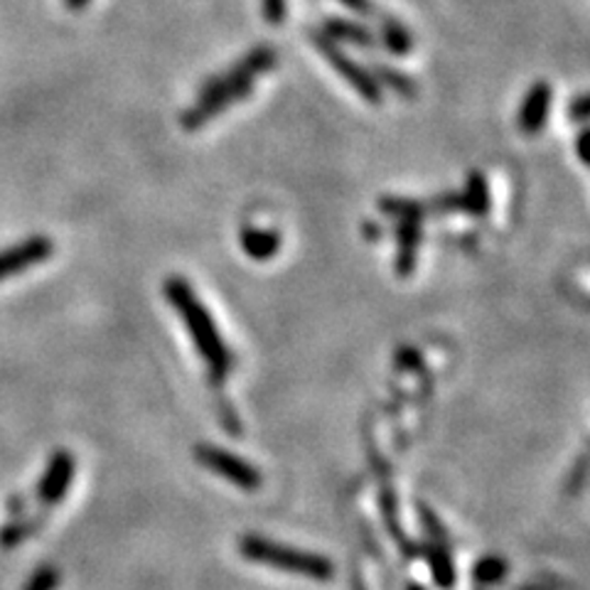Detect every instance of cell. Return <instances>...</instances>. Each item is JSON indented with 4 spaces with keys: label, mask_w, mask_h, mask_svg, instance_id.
<instances>
[{
    "label": "cell",
    "mask_w": 590,
    "mask_h": 590,
    "mask_svg": "<svg viewBox=\"0 0 590 590\" xmlns=\"http://www.w3.org/2000/svg\"><path fill=\"white\" fill-rule=\"evenodd\" d=\"M276 65V52L271 47H256L244 55L236 65H232L222 75L212 77L207 85L200 89V97L192 103V107L182 113V129L197 131L202 129L207 121H212L216 113H222L232 107V103H240L252 94L254 81Z\"/></svg>",
    "instance_id": "obj_1"
},
{
    "label": "cell",
    "mask_w": 590,
    "mask_h": 590,
    "mask_svg": "<svg viewBox=\"0 0 590 590\" xmlns=\"http://www.w3.org/2000/svg\"><path fill=\"white\" fill-rule=\"evenodd\" d=\"M165 298L175 308V313L182 318L194 347L200 349L204 365L210 369L212 381L222 385L226 375H230L234 359L230 347L222 339L220 327L214 325L210 310L204 308L202 300L192 291V286L180 276H172L165 281Z\"/></svg>",
    "instance_id": "obj_2"
},
{
    "label": "cell",
    "mask_w": 590,
    "mask_h": 590,
    "mask_svg": "<svg viewBox=\"0 0 590 590\" xmlns=\"http://www.w3.org/2000/svg\"><path fill=\"white\" fill-rule=\"evenodd\" d=\"M240 554L246 558V561L276 568V571H283L291 576L308 578V581L327 583V581H333L337 574L335 564L330 561L327 556L274 542V539H268V536H258V534L242 536Z\"/></svg>",
    "instance_id": "obj_3"
},
{
    "label": "cell",
    "mask_w": 590,
    "mask_h": 590,
    "mask_svg": "<svg viewBox=\"0 0 590 590\" xmlns=\"http://www.w3.org/2000/svg\"><path fill=\"white\" fill-rule=\"evenodd\" d=\"M192 453H194V460L200 463L202 468L214 472L216 478L236 485L240 490L254 492L264 485V475L256 468V465L240 458V455H234L226 448H220V445L200 443V445H194Z\"/></svg>",
    "instance_id": "obj_4"
},
{
    "label": "cell",
    "mask_w": 590,
    "mask_h": 590,
    "mask_svg": "<svg viewBox=\"0 0 590 590\" xmlns=\"http://www.w3.org/2000/svg\"><path fill=\"white\" fill-rule=\"evenodd\" d=\"M313 45L323 52L325 59L333 65L339 75L345 77V81L349 87H355L361 99L375 103V107H379L381 103V87L377 85V79L371 77V71L367 67L357 65L355 59H352L347 52L339 47V43H335L333 37H327L325 33H315L313 35Z\"/></svg>",
    "instance_id": "obj_5"
},
{
    "label": "cell",
    "mask_w": 590,
    "mask_h": 590,
    "mask_svg": "<svg viewBox=\"0 0 590 590\" xmlns=\"http://www.w3.org/2000/svg\"><path fill=\"white\" fill-rule=\"evenodd\" d=\"M55 254V244L45 234H33L30 240L13 244L0 252V281H8L15 274H23L27 268L45 264Z\"/></svg>",
    "instance_id": "obj_6"
},
{
    "label": "cell",
    "mask_w": 590,
    "mask_h": 590,
    "mask_svg": "<svg viewBox=\"0 0 590 590\" xmlns=\"http://www.w3.org/2000/svg\"><path fill=\"white\" fill-rule=\"evenodd\" d=\"M75 472H77L75 455L69 450H55V455H52L47 463L43 480L37 482V500L45 510L65 502V497L71 488V480H75Z\"/></svg>",
    "instance_id": "obj_7"
},
{
    "label": "cell",
    "mask_w": 590,
    "mask_h": 590,
    "mask_svg": "<svg viewBox=\"0 0 590 590\" xmlns=\"http://www.w3.org/2000/svg\"><path fill=\"white\" fill-rule=\"evenodd\" d=\"M552 103H554L552 85H548V81H536V85L530 87V91H526V97L522 101L520 129L524 133H530V136H534V133H539L546 126L548 111H552Z\"/></svg>",
    "instance_id": "obj_8"
},
{
    "label": "cell",
    "mask_w": 590,
    "mask_h": 590,
    "mask_svg": "<svg viewBox=\"0 0 590 590\" xmlns=\"http://www.w3.org/2000/svg\"><path fill=\"white\" fill-rule=\"evenodd\" d=\"M423 240L421 220H401L397 226V271L399 276H411L416 271L419 246Z\"/></svg>",
    "instance_id": "obj_9"
},
{
    "label": "cell",
    "mask_w": 590,
    "mask_h": 590,
    "mask_svg": "<svg viewBox=\"0 0 590 590\" xmlns=\"http://www.w3.org/2000/svg\"><path fill=\"white\" fill-rule=\"evenodd\" d=\"M323 33L327 37H333L335 43H347L361 49H371L377 45V37L371 30L359 23V20H345V18H327Z\"/></svg>",
    "instance_id": "obj_10"
},
{
    "label": "cell",
    "mask_w": 590,
    "mask_h": 590,
    "mask_svg": "<svg viewBox=\"0 0 590 590\" xmlns=\"http://www.w3.org/2000/svg\"><path fill=\"white\" fill-rule=\"evenodd\" d=\"M240 242L254 261H268L281 248V234L276 230H264V226H244Z\"/></svg>",
    "instance_id": "obj_11"
},
{
    "label": "cell",
    "mask_w": 590,
    "mask_h": 590,
    "mask_svg": "<svg viewBox=\"0 0 590 590\" xmlns=\"http://www.w3.org/2000/svg\"><path fill=\"white\" fill-rule=\"evenodd\" d=\"M463 210L470 212L475 216L488 214L490 210V188L488 180H485L482 172H470L468 182H465V190L460 192Z\"/></svg>",
    "instance_id": "obj_12"
},
{
    "label": "cell",
    "mask_w": 590,
    "mask_h": 590,
    "mask_svg": "<svg viewBox=\"0 0 590 590\" xmlns=\"http://www.w3.org/2000/svg\"><path fill=\"white\" fill-rule=\"evenodd\" d=\"M369 71H371V77L377 79V85H379V87L385 85V87H389V89L397 91V94H401L403 99H413V97H416L419 87H416V81H413V79L407 75V71L393 69V67H389V65H381V62H377V65L371 67Z\"/></svg>",
    "instance_id": "obj_13"
},
{
    "label": "cell",
    "mask_w": 590,
    "mask_h": 590,
    "mask_svg": "<svg viewBox=\"0 0 590 590\" xmlns=\"http://www.w3.org/2000/svg\"><path fill=\"white\" fill-rule=\"evenodd\" d=\"M379 40H381V45H385L391 52V55H397V57L409 55L411 47H413L411 33L399 23V20H393V18L381 20Z\"/></svg>",
    "instance_id": "obj_14"
},
{
    "label": "cell",
    "mask_w": 590,
    "mask_h": 590,
    "mask_svg": "<svg viewBox=\"0 0 590 590\" xmlns=\"http://www.w3.org/2000/svg\"><path fill=\"white\" fill-rule=\"evenodd\" d=\"M379 210L385 212L391 220H421L428 214V207L416 200H407V197H381Z\"/></svg>",
    "instance_id": "obj_15"
},
{
    "label": "cell",
    "mask_w": 590,
    "mask_h": 590,
    "mask_svg": "<svg viewBox=\"0 0 590 590\" xmlns=\"http://www.w3.org/2000/svg\"><path fill=\"white\" fill-rule=\"evenodd\" d=\"M428 561H431V576H433V581H436V586L443 590L453 588L455 586V564H453L450 554L445 552L443 546H433Z\"/></svg>",
    "instance_id": "obj_16"
},
{
    "label": "cell",
    "mask_w": 590,
    "mask_h": 590,
    "mask_svg": "<svg viewBox=\"0 0 590 590\" xmlns=\"http://www.w3.org/2000/svg\"><path fill=\"white\" fill-rule=\"evenodd\" d=\"M43 522L40 520H20V522H10L0 530V546L3 548H15L23 542H27L33 536Z\"/></svg>",
    "instance_id": "obj_17"
},
{
    "label": "cell",
    "mask_w": 590,
    "mask_h": 590,
    "mask_svg": "<svg viewBox=\"0 0 590 590\" xmlns=\"http://www.w3.org/2000/svg\"><path fill=\"white\" fill-rule=\"evenodd\" d=\"M475 578H478V583L482 586H492V583H500L502 578L506 576V561L500 556H485L478 561V566H475Z\"/></svg>",
    "instance_id": "obj_18"
},
{
    "label": "cell",
    "mask_w": 590,
    "mask_h": 590,
    "mask_svg": "<svg viewBox=\"0 0 590 590\" xmlns=\"http://www.w3.org/2000/svg\"><path fill=\"white\" fill-rule=\"evenodd\" d=\"M59 583H62V574L57 571L55 566L45 564V566L35 568V574L27 578L23 590H57Z\"/></svg>",
    "instance_id": "obj_19"
},
{
    "label": "cell",
    "mask_w": 590,
    "mask_h": 590,
    "mask_svg": "<svg viewBox=\"0 0 590 590\" xmlns=\"http://www.w3.org/2000/svg\"><path fill=\"white\" fill-rule=\"evenodd\" d=\"M261 10L271 25H281L286 20V0H261Z\"/></svg>",
    "instance_id": "obj_20"
},
{
    "label": "cell",
    "mask_w": 590,
    "mask_h": 590,
    "mask_svg": "<svg viewBox=\"0 0 590 590\" xmlns=\"http://www.w3.org/2000/svg\"><path fill=\"white\" fill-rule=\"evenodd\" d=\"M568 119L576 121V123H583L588 119V97L586 94L574 99L571 107H568Z\"/></svg>",
    "instance_id": "obj_21"
},
{
    "label": "cell",
    "mask_w": 590,
    "mask_h": 590,
    "mask_svg": "<svg viewBox=\"0 0 590 590\" xmlns=\"http://www.w3.org/2000/svg\"><path fill=\"white\" fill-rule=\"evenodd\" d=\"M339 3L349 10H355L357 15H365V18L377 13V8H375V3H371V0H339Z\"/></svg>",
    "instance_id": "obj_22"
},
{
    "label": "cell",
    "mask_w": 590,
    "mask_h": 590,
    "mask_svg": "<svg viewBox=\"0 0 590 590\" xmlns=\"http://www.w3.org/2000/svg\"><path fill=\"white\" fill-rule=\"evenodd\" d=\"M588 131L578 133V158H581V163H588Z\"/></svg>",
    "instance_id": "obj_23"
},
{
    "label": "cell",
    "mask_w": 590,
    "mask_h": 590,
    "mask_svg": "<svg viewBox=\"0 0 590 590\" xmlns=\"http://www.w3.org/2000/svg\"><path fill=\"white\" fill-rule=\"evenodd\" d=\"M69 10H85L89 5V0H65Z\"/></svg>",
    "instance_id": "obj_24"
},
{
    "label": "cell",
    "mask_w": 590,
    "mask_h": 590,
    "mask_svg": "<svg viewBox=\"0 0 590 590\" xmlns=\"http://www.w3.org/2000/svg\"><path fill=\"white\" fill-rule=\"evenodd\" d=\"M409 590H426L423 586H409Z\"/></svg>",
    "instance_id": "obj_25"
}]
</instances>
